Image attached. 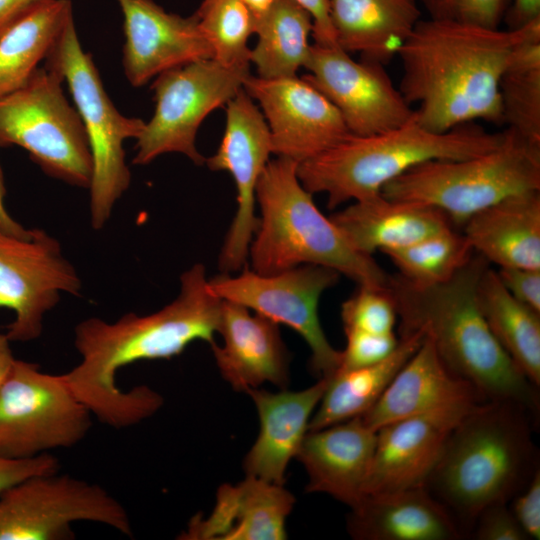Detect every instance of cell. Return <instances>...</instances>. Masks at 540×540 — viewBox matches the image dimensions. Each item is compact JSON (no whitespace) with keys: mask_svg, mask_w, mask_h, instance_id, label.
<instances>
[{"mask_svg":"<svg viewBox=\"0 0 540 540\" xmlns=\"http://www.w3.org/2000/svg\"><path fill=\"white\" fill-rule=\"evenodd\" d=\"M195 14L213 59L226 66L250 65L248 39L255 20L242 0H204Z\"/></svg>","mask_w":540,"mask_h":540,"instance_id":"cell-35","label":"cell"},{"mask_svg":"<svg viewBox=\"0 0 540 540\" xmlns=\"http://www.w3.org/2000/svg\"><path fill=\"white\" fill-rule=\"evenodd\" d=\"M305 68L303 78L336 107L352 135L382 133L415 117L382 63L356 61L338 45L314 43Z\"/></svg>","mask_w":540,"mask_h":540,"instance_id":"cell-15","label":"cell"},{"mask_svg":"<svg viewBox=\"0 0 540 540\" xmlns=\"http://www.w3.org/2000/svg\"><path fill=\"white\" fill-rule=\"evenodd\" d=\"M540 18V0H512L503 22L507 29H519Z\"/></svg>","mask_w":540,"mask_h":540,"instance_id":"cell-44","label":"cell"},{"mask_svg":"<svg viewBox=\"0 0 540 540\" xmlns=\"http://www.w3.org/2000/svg\"><path fill=\"white\" fill-rule=\"evenodd\" d=\"M82 281L59 241L39 228L20 238L0 231V308L12 310L11 342H30L43 331L45 315L62 294L79 296Z\"/></svg>","mask_w":540,"mask_h":540,"instance_id":"cell-14","label":"cell"},{"mask_svg":"<svg viewBox=\"0 0 540 540\" xmlns=\"http://www.w3.org/2000/svg\"><path fill=\"white\" fill-rule=\"evenodd\" d=\"M217 333L223 345L211 349L222 378L235 391L246 392L265 382L286 389L290 355L282 340L279 324L247 307L221 299Z\"/></svg>","mask_w":540,"mask_h":540,"instance_id":"cell-20","label":"cell"},{"mask_svg":"<svg viewBox=\"0 0 540 540\" xmlns=\"http://www.w3.org/2000/svg\"><path fill=\"white\" fill-rule=\"evenodd\" d=\"M509 506L515 519L529 537L540 538V470L538 469L527 486L511 499Z\"/></svg>","mask_w":540,"mask_h":540,"instance_id":"cell-40","label":"cell"},{"mask_svg":"<svg viewBox=\"0 0 540 540\" xmlns=\"http://www.w3.org/2000/svg\"><path fill=\"white\" fill-rule=\"evenodd\" d=\"M49 0H0V36L28 13Z\"/></svg>","mask_w":540,"mask_h":540,"instance_id":"cell-45","label":"cell"},{"mask_svg":"<svg viewBox=\"0 0 540 540\" xmlns=\"http://www.w3.org/2000/svg\"><path fill=\"white\" fill-rule=\"evenodd\" d=\"M328 267L304 264L271 275L243 269L237 276L221 273L209 287L222 300L232 301L295 330L311 351L310 366L319 378H330L340 367L342 352L333 348L320 323V297L339 280Z\"/></svg>","mask_w":540,"mask_h":540,"instance_id":"cell-13","label":"cell"},{"mask_svg":"<svg viewBox=\"0 0 540 540\" xmlns=\"http://www.w3.org/2000/svg\"><path fill=\"white\" fill-rule=\"evenodd\" d=\"M250 65L226 66L215 59L198 60L155 77V111L136 139L135 165H147L166 153H181L195 165L206 158L195 140L202 121L225 106L242 88Z\"/></svg>","mask_w":540,"mask_h":540,"instance_id":"cell-11","label":"cell"},{"mask_svg":"<svg viewBox=\"0 0 540 540\" xmlns=\"http://www.w3.org/2000/svg\"><path fill=\"white\" fill-rule=\"evenodd\" d=\"M502 124L540 144V18L527 25L501 76Z\"/></svg>","mask_w":540,"mask_h":540,"instance_id":"cell-33","label":"cell"},{"mask_svg":"<svg viewBox=\"0 0 540 540\" xmlns=\"http://www.w3.org/2000/svg\"><path fill=\"white\" fill-rule=\"evenodd\" d=\"M471 531L477 540H529L507 504H496L484 509Z\"/></svg>","mask_w":540,"mask_h":540,"instance_id":"cell-39","label":"cell"},{"mask_svg":"<svg viewBox=\"0 0 540 540\" xmlns=\"http://www.w3.org/2000/svg\"><path fill=\"white\" fill-rule=\"evenodd\" d=\"M358 540H458L465 535L425 487L364 496L347 520Z\"/></svg>","mask_w":540,"mask_h":540,"instance_id":"cell-26","label":"cell"},{"mask_svg":"<svg viewBox=\"0 0 540 540\" xmlns=\"http://www.w3.org/2000/svg\"><path fill=\"white\" fill-rule=\"evenodd\" d=\"M312 17L314 43L320 45H337L330 20L329 0H293Z\"/></svg>","mask_w":540,"mask_h":540,"instance_id":"cell-43","label":"cell"},{"mask_svg":"<svg viewBox=\"0 0 540 540\" xmlns=\"http://www.w3.org/2000/svg\"><path fill=\"white\" fill-rule=\"evenodd\" d=\"M512 0H419L429 18L499 28Z\"/></svg>","mask_w":540,"mask_h":540,"instance_id":"cell-37","label":"cell"},{"mask_svg":"<svg viewBox=\"0 0 540 540\" xmlns=\"http://www.w3.org/2000/svg\"><path fill=\"white\" fill-rule=\"evenodd\" d=\"M294 503L283 485L246 476L236 485H222L209 516L195 515L178 539L283 540Z\"/></svg>","mask_w":540,"mask_h":540,"instance_id":"cell-22","label":"cell"},{"mask_svg":"<svg viewBox=\"0 0 540 540\" xmlns=\"http://www.w3.org/2000/svg\"><path fill=\"white\" fill-rule=\"evenodd\" d=\"M298 163L269 160L256 187L261 217L249 249L252 270L276 274L299 265L325 266L358 286L386 288L389 275L369 255L357 252L316 207L297 176Z\"/></svg>","mask_w":540,"mask_h":540,"instance_id":"cell-5","label":"cell"},{"mask_svg":"<svg viewBox=\"0 0 540 540\" xmlns=\"http://www.w3.org/2000/svg\"><path fill=\"white\" fill-rule=\"evenodd\" d=\"M489 262L474 253L448 281L415 285L398 273L387 290L400 318V335L420 331L455 375L488 400L518 404L535 416L538 390L512 361L489 329L477 302V286Z\"/></svg>","mask_w":540,"mask_h":540,"instance_id":"cell-3","label":"cell"},{"mask_svg":"<svg viewBox=\"0 0 540 540\" xmlns=\"http://www.w3.org/2000/svg\"><path fill=\"white\" fill-rule=\"evenodd\" d=\"M91 416L63 374L16 359L0 388V456L27 459L71 448L88 434Z\"/></svg>","mask_w":540,"mask_h":540,"instance_id":"cell-10","label":"cell"},{"mask_svg":"<svg viewBox=\"0 0 540 540\" xmlns=\"http://www.w3.org/2000/svg\"><path fill=\"white\" fill-rule=\"evenodd\" d=\"M72 20L70 0H49L0 36V96L29 81Z\"/></svg>","mask_w":540,"mask_h":540,"instance_id":"cell-31","label":"cell"},{"mask_svg":"<svg viewBox=\"0 0 540 540\" xmlns=\"http://www.w3.org/2000/svg\"><path fill=\"white\" fill-rule=\"evenodd\" d=\"M45 61L67 83L84 126L92 156L88 188L90 223L94 230H101L131 182L124 142L137 139L145 122L121 114L114 106L91 54L81 46L74 20L66 26Z\"/></svg>","mask_w":540,"mask_h":540,"instance_id":"cell-8","label":"cell"},{"mask_svg":"<svg viewBox=\"0 0 540 540\" xmlns=\"http://www.w3.org/2000/svg\"><path fill=\"white\" fill-rule=\"evenodd\" d=\"M329 219L353 249L369 256L454 228L448 216L435 207L392 200L381 192L354 201Z\"/></svg>","mask_w":540,"mask_h":540,"instance_id":"cell-25","label":"cell"},{"mask_svg":"<svg viewBox=\"0 0 540 540\" xmlns=\"http://www.w3.org/2000/svg\"><path fill=\"white\" fill-rule=\"evenodd\" d=\"M540 190V144L505 128L496 148L465 159L429 160L385 184L392 200L435 207L463 227L479 211L514 194Z\"/></svg>","mask_w":540,"mask_h":540,"instance_id":"cell-7","label":"cell"},{"mask_svg":"<svg viewBox=\"0 0 540 540\" xmlns=\"http://www.w3.org/2000/svg\"><path fill=\"white\" fill-rule=\"evenodd\" d=\"M250 10L255 22L264 16L276 0H242Z\"/></svg>","mask_w":540,"mask_h":540,"instance_id":"cell-48","label":"cell"},{"mask_svg":"<svg viewBox=\"0 0 540 540\" xmlns=\"http://www.w3.org/2000/svg\"><path fill=\"white\" fill-rule=\"evenodd\" d=\"M221 299L209 287L203 264L180 277L177 297L147 315L126 313L114 322L90 317L74 328L81 360L63 377L74 395L101 423L114 429L136 425L153 416L163 397L147 385L125 391L118 387L119 369L143 360L170 359L194 341H215Z\"/></svg>","mask_w":540,"mask_h":540,"instance_id":"cell-1","label":"cell"},{"mask_svg":"<svg viewBox=\"0 0 540 540\" xmlns=\"http://www.w3.org/2000/svg\"><path fill=\"white\" fill-rule=\"evenodd\" d=\"M5 197H6V186L3 171L0 165V231L24 238L30 234V229L24 228L20 223H18L6 209L5 206Z\"/></svg>","mask_w":540,"mask_h":540,"instance_id":"cell-46","label":"cell"},{"mask_svg":"<svg viewBox=\"0 0 540 540\" xmlns=\"http://www.w3.org/2000/svg\"><path fill=\"white\" fill-rule=\"evenodd\" d=\"M116 1L123 14V70L132 86H143L173 68L213 58L196 14L168 13L153 0Z\"/></svg>","mask_w":540,"mask_h":540,"instance_id":"cell-18","label":"cell"},{"mask_svg":"<svg viewBox=\"0 0 540 540\" xmlns=\"http://www.w3.org/2000/svg\"><path fill=\"white\" fill-rule=\"evenodd\" d=\"M496 272L515 299L540 312V269L501 267Z\"/></svg>","mask_w":540,"mask_h":540,"instance_id":"cell-42","label":"cell"},{"mask_svg":"<svg viewBox=\"0 0 540 540\" xmlns=\"http://www.w3.org/2000/svg\"><path fill=\"white\" fill-rule=\"evenodd\" d=\"M504 131L488 132L469 123L443 133L421 126L416 118L368 136L350 134L297 166V176L311 194L326 193L333 209L349 200L381 192L388 182L429 160L465 159L486 153L503 141Z\"/></svg>","mask_w":540,"mask_h":540,"instance_id":"cell-6","label":"cell"},{"mask_svg":"<svg viewBox=\"0 0 540 540\" xmlns=\"http://www.w3.org/2000/svg\"><path fill=\"white\" fill-rule=\"evenodd\" d=\"M327 384L328 378L323 377L300 391L282 389L272 393L258 388L246 391L260 421L258 437L243 462L246 476L284 485L288 464L297 455Z\"/></svg>","mask_w":540,"mask_h":540,"instance_id":"cell-24","label":"cell"},{"mask_svg":"<svg viewBox=\"0 0 540 540\" xmlns=\"http://www.w3.org/2000/svg\"><path fill=\"white\" fill-rule=\"evenodd\" d=\"M79 521L133 536L121 502L103 487L68 474L34 475L0 494V540H70L72 524Z\"/></svg>","mask_w":540,"mask_h":540,"instance_id":"cell-12","label":"cell"},{"mask_svg":"<svg viewBox=\"0 0 540 540\" xmlns=\"http://www.w3.org/2000/svg\"><path fill=\"white\" fill-rule=\"evenodd\" d=\"M376 444V431L360 417L308 431L296 458L308 475L306 492L326 493L351 509L363 487Z\"/></svg>","mask_w":540,"mask_h":540,"instance_id":"cell-23","label":"cell"},{"mask_svg":"<svg viewBox=\"0 0 540 540\" xmlns=\"http://www.w3.org/2000/svg\"><path fill=\"white\" fill-rule=\"evenodd\" d=\"M226 127L221 143L205 164L213 171H227L234 180L237 210L219 255L222 273L241 270L259 224L255 215L256 187L272 154L270 130L253 99L242 88L225 105Z\"/></svg>","mask_w":540,"mask_h":540,"instance_id":"cell-16","label":"cell"},{"mask_svg":"<svg viewBox=\"0 0 540 540\" xmlns=\"http://www.w3.org/2000/svg\"><path fill=\"white\" fill-rule=\"evenodd\" d=\"M6 333L0 332V388L7 379L16 358L13 355Z\"/></svg>","mask_w":540,"mask_h":540,"instance_id":"cell-47","label":"cell"},{"mask_svg":"<svg viewBox=\"0 0 540 540\" xmlns=\"http://www.w3.org/2000/svg\"><path fill=\"white\" fill-rule=\"evenodd\" d=\"M383 253L404 279L430 286L451 279L475 252L462 232L450 228Z\"/></svg>","mask_w":540,"mask_h":540,"instance_id":"cell-34","label":"cell"},{"mask_svg":"<svg viewBox=\"0 0 540 540\" xmlns=\"http://www.w3.org/2000/svg\"><path fill=\"white\" fill-rule=\"evenodd\" d=\"M527 25L501 30L421 19L397 51L398 88L417 104V122L437 133L477 120L502 124L501 76Z\"/></svg>","mask_w":540,"mask_h":540,"instance_id":"cell-2","label":"cell"},{"mask_svg":"<svg viewBox=\"0 0 540 540\" xmlns=\"http://www.w3.org/2000/svg\"><path fill=\"white\" fill-rule=\"evenodd\" d=\"M488 399L443 363L428 338L398 371L362 421L374 431L407 417L434 411L473 407Z\"/></svg>","mask_w":540,"mask_h":540,"instance_id":"cell-21","label":"cell"},{"mask_svg":"<svg viewBox=\"0 0 540 540\" xmlns=\"http://www.w3.org/2000/svg\"><path fill=\"white\" fill-rule=\"evenodd\" d=\"M475 253L501 267L540 269V190L508 196L462 227Z\"/></svg>","mask_w":540,"mask_h":540,"instance_id":"cell-27","label":"cell"},{"mask_svg":"<svg viewBox=\"0 0 540 540\" xmlns=\"http://www.w3.org/2000/svg\"><path fill=\"white\" fill-rule=\"evenodd\" d=\"M476 406L415 415L379 428L364 496L424 487L451 431Z\"/></svg>","mask_w":540,"mask_h":540,"instance_id":"cell-19","label":"cell"},{"mask_svg":"<svg viewBox=\"0 0 540 540\" xmlns=\"http://www.w3.org/2000/svg\"><path fill=\"white\" fill-rule=\"evenodd\" d=\"M536 417L507 401L487 400L453 428L424 487L464 535L489 506L507 504L539 469Z\"/></svg>","mask_w":540,"mask_h":540,"instance_id":"cell-4","label":"cell"},{"mask_svg":"<svg viewBox=\"0 0 540 540\" xmlns=\"http://www.w3.org/2000/svg\"><path fill=\"white\" fill-rule=\"evenodd\" d=\"M60 464L50 453L27 459H9L0 456V494L12 485L39 474L56 473Z\"/></svg>","mask_w":540,"mask_h":540,"instance_id":"cell-41","label":"cell"},{"mask_svg":"<svg viewBox=\"0 0 540 540\" xmlns=\"http://www.w3.org/2000/svg\"><path fill=\"white\" fill-rule=\"evenodd\" d=\"M419 0H329L336 44L388 64L421 20Z\"/></svg>","mask_w":540,"mask_h":540,"instance_id":"cell-28","label":"cell"},{"mask_svg":"<svg viewBox=\"0 0 540 540\" xmlns=\"http://www.w3.org/2000/svg\"><path fill=\"white\" fill-rule=\"evenodd\" d=\"M415 331L400 335L384 360L358 368L338 369L330 378L308 431L319 430L364 415L379 400L398 371L424 341Z\"/></svg>","mask_w":540,"mask_h":540,"instance_id":"cell-29","label":"cell"},{"mask_svg":"<svg viewBox=\"0 0 540 540\" xmlns=\"http://www.w3.org/2000/svg\"><path fill=\"white\" fill-rule=\"evenodd\" d=\"M477 302L492 334L536 387L540 385V312L515 299L488 267L477 286Z\"/></svg>","mask_w":540,"mask_h":540,"instance_id":"cell-30","label":"cell"},{"mask_svg":"<svg viewBox=\"0 0 540 540\" xmlns=\"http://www.w3.org/2000/svg\"><path fill=\"white\" fill-rule=\"evenodd\" d=\"M243 89L260 105L276 156L299 164L350 135L336 107L303 77L267 79L249 74Z\"/></svg>","mask_w":540,"mask_h":540,"instance_id":"cell-17","label":"cell"},{"mask_svg":"<svg viewBox=\"0 0 540 540\" xmlns=\"http://www.w3.org/2000/svg\"><path fill=\"white\" fill-rule=\"evenodd\" d=\"M346 347L338 369H351L372 365L384 360L397 347L399 339L394 334H372L362 331H344Z\"/></svg>","mask_w":540,"mask_h":540,"instance_id":"cell-38","label":"cell"},{"mask_svg":"<svg viewBox=\"0 0 540 540\" xmlns=\"http://www.w3.org/2000/svg\"><path fill=\"white\" fill-rule=\"evenodd\" d=\"M344 331L394 334L397 312L387 288L358 286L341 306Z\"/></svg>","mask_w":540,"mask_h":540,"instance_id":"cell-36","label":"cell"},{"mask_svg":"<svg viewBox=\"0 0 540 540\" xmlns=\"http://www.w3.org/2000/svg\"><path fill=\"white\" fill-rule=\"evenodd\" d=\"M63 78L39 67L21 88L0 96V148L19 146L48 176L88 189L92 156L80 115Z\"/></svg>","mask_w":540,"mask_h":540,"instance_id":"cell-9","label":"cell"},{"mask_svg":"<svg viewBox=\"0 0 540 540\" xmlns=\"http://www.w3.org/2000/svg\"><path fill=\"white\" fill-rule=\"evenodd\" d=\"M313 31L311 15L293 0H276L255 22L258 42L251 49L250 62L261 78L297 76L310 54L308 38Z\"/></svg>","mask_w":540,"mask_h":540,"instance_id":"cell-32","label":"cell"}]
</instances>
